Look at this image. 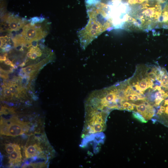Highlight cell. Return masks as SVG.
Wrapping results in <instances>:
<instances>
[{
    "label": "cell",
    "instance_id": "cell-8",
    "mask_svg": "<svg viewBox=\"0 0 168 168\" xmlns=\"http://www.w3.org/2000/svg\"><path fill=\"white\" fill-rule=\"evenodd\" d=\"M132 114L133 117L140 122L142 123H146L147 122V121H146L143 116L138 112H133Z\"/></svg>",
    "mask_w": 168,
    "mask_h": 168
},
{
    "label": "cell",
    "instance_id": "cell-1",
    "mask_svg": "<svg viewBox=\"0 0 168 168\" xmlns=\"http://www.w3.org/2000/svg\"><path fill=\"white\" fill-rule=\"evenodd\" d=\"M125 15L124 27L141 31L156 19L161 8L162 0H118Z\"/></svg>",
    "mask_w": 168,
    "mask_h": 168
},
{
    "label": "cell",
    "instance_id": "cell-22",
    "mask_svg": "<svg viewBox=\"0 0 168 168\" xmlns=\"http://www.w3.org/2000/svg\"><path fill=\"white\" fill-rule=\"evenodd\" d=\"M25 63L24 62H23L20 65V66L21 67H23L25 65Z\"/></svg>",
    "mask_w": 168,
    "mask_h": 168
},
{
    "label": "cell",
    "instance_id": "cell-3",
    "mask_svg": "<svg viewBox=\"0 0 168 168\" xmlns=\"http://www.w3.org/2000/svg\"><path fill=\"white\" fill-rule=\"evenodd\" d=\"M31 21L26 24L22 28L20 34L27 42L39 41L44 39L48 34L49 24L46 20L43 19Z\"/></svg>",
    "mask_w": 168,
    "mask_h": 168
},
{
    "label": "cell",
    "instance_id": "cell-6",
    "mask_svg": "<svg viewBox=\"0 0 168 168\" xmlns=\"http://www.w3.org/2000/svg\"><path fill=\"white\" fill-rule=\"evenodd\" d=\"M38 138L31 141L28 140L24 149V154L26 158L41 156L44 154V149Z\"/></svg>",
    "mask_w": 168,
    "mask_h": 168
},
{
    "label": "cell",
    "instance_id": "cell-9",
    "mask_svg": "<svg viewBox=\"0 0 168 168\" xmlns=\"http://www.w3.org/2000/svg\"><path fill=\"white\" fill-rule=\"evenodd\" d=\"M17 145L15 143H9L6 144L5 147L6 152L8 154H10L14 150Z\"/></svg>",
    "mask_w": 168,
    "mask_h": 168
},
{
    "label": "cell",
    "instance_id": "cell-13",
    "mask_svg": "<svg viewBox=\"0 0 168 168\" xmlns=\"http://www.w3.org/2000/svg\"><path fill=\"white\" fill-rule=\"evenodd\" d=\"M4 94L5 96L8 98L13 96L9 88H7L4 89Z\"/></svg>",
    "mask_w": 168,
    "mask_h": 168
},
{
    "label": "cell",
    "instance_id": "cell-17",
    "mask_svg": "<svg viewBox=\"0 0 168 168\" xmlns=\"http://www.w3.org/2000/svg\"><path fill=\"white\" fill-rule=\"evenodd\" d=\"M133 101H136L139 100V98L138 95L136 94L133 93Z\"/></svg>",
    "mask_w": 168,
    "mask_h": 168
},
{
    "label": "cell",
    "instance_id": "cell-15",
    "mask_svg": "<svg viewBox=\"0 0 168 168\" xmlns=\"http://www.w3.org/2000/svg\"><path fill=\"white\" fill-rule=\"evenodd\" d=\"M130 103L127 101L125 102L123 105V109L126 110Z\"/></svg>",
    "mask_w": 168,
    "mask_h": 168
},
{
    "label": "cell",
    "instance_id": "cell-12",
    "mask_svg": "<svg viewBox=\"0 0 168 168\" xmlns=\"http://www.w3.org/2000/svg\"><path fill=\"white\" fill-rule=\"evenodd\" d=\"M154 72H150L147 75V77L153 81H155L156 80L157 75L154 72V70L153 69Z\"/></svg>",
    "mask_w": 168,
    "mask_h": 168
},
{
    "label": "cell",
    "instance_id": "cell-5",
    "mask_svg": "<svg viewBox=\"0 0 168 168\" xmlns=\"http://www.w3.org/2000/svg\"><path fill=\"white\" fill-rule=\"evenodd\" d=\"M26 23L19 17L8 14L4 16L2 22V30L8 32L17 31L22 28Z\"/></svg>",
    "mask_w": 168,
    "mask_h": 168
},
{
    "label": "cell",
    "instance_id": "cell-16",
    "mask_svg": "<svg viewBox=\"0 0 168 168\" xmlns=\"http://www.w3.org/2000/svg\"><path fill=\"white\" fill-rule=\"evenodd\" d=\"M133 94H129L126 95V99L127 101L128 100H133Z\"/></svg>",
    "mask_w": 168,
    "mask_h": 168
},
{
    "label": "cell",
    "instance_id": "cell-2",
    "mask_svg": "<svg viewBox=\"0 0 168 168\" xmlns=\"http://www.w3.org/2000/svg\"><path fill=\"white\" fill-rule=\"evenodd\" d=\"M85 107V121L81 136L83 139L91 135L103 132L106 128V119L109 114L92 108Z\"/></svg>",
    "mask_w": 168,
    "mask_h": 168
},
{
    "label": "cell",
    "instance_id": "cell-18",
    "mask_svg": "<svg viewBox=\"0 0 168 168\" xmlns=\"http://www.w3.org/2000/svg\"><path fill=\"white\" fill-rule=\"evenodd\" d=\"M134 105L133 104L130 103V105L127 109L126 110L129 111H132L134 109Z\"/></svg>",
    "mask_w": 168,
    "mask_h": 168
},
{
    "label": "cell",
    "instance_id": "cell-14",
    "mask_svg": "<svg viewBox=\"0 0 168 168\" xmlns=\"http://www.w3.org/2000/svg\"><path fill=\"white\" fill-rule=\"evenodd\" d=\"M8 88L11 92L13 96L16 94V89L14 86L13 85H10Z\"/></svg>",
    "mask_w": 168,
    "mask_h": 168
},
{
    "label": "cell",
    "instance_id": "cell-10",
    "mask_svg": "<svg viewBox=\"0 0 168 168\" xmlns=\"http://www.w3.org/2000/svg\"><path fill=\"white\" fill-rule=\"evenodd\" d=\"M44 163H31L28 165H25L22 166V168H37L42 167L45 166Z\"/></svg>",
    "mask_w": 168,
    "mask_h": 168
},
{
    "label": "cell",
    "instance_id": "cell-20",
    "mask_svg": "<svg viewBox=\"0 0 168 168\" xmlns=\"http://www.w3.org/2000/svg\"><path fill=\"white\" fill-rule=\"evenodd\" d=\"M5 63L7 65H10L12 63V62L8 59H6L4 60Z\"/></svg>",
    "mask_w": 168,
    "mask_h": 168
},
{
    "label": "cell",
    "instance_id": "cell-7",
    "mask_svg": "<svg viewBox=\"0 0 168 168\" xmlns=\"http://www.w3.org/2000/svg\"><path fill=\"white\" fill-rule=\"evenodd\" d=\"M9 162L11 164H16L20 162L21 160V149L18 145H17L14 150L9 156Z\"/></svg>",
    "mask_w": 168,
    "mask_h": 168
},
{
    "label": "cell",
    "instance_id": "cell-21",
    "mask_svg": "<svg viewBox=\"0 0 168 168\" xmlns=\"http://www.w3.org/2000/svg\"><path fill=\"white\" fill-rule=\"evenodd\" d=\"M32 54V53L31 52H30V51L29 52H28L27 53L26 56L30 58Z\"/></svg>",
    "mask_w": 168,
    "mask_h": 168
},
{
    "label": "cell",
    "instance_id": "cell-4",
    "mask_svg": "<svg viewBox=\"0 0 168 168\" xmlns=\"http://www.w3.org/2000/svg\"><path fill=\"white\" fill-rule=\"evenodd\" d=\"M27 124L16 117H12L7 119L2 118L0 121V134L12 137L18 136L28 131L29 127Z\"/></svg>",
    "mask_w": 168,
    "mask_h": 168
},
{
    "label": "cell",
    "instance_id": "cell-11",
    "mask_svg": "<svg viewBox=\"0 0 168 168\" xmlns=\"http://www.w3.org/2000/svg\"><path fill=\"white\" fill-rule=\"evenodd\" d=\"M34 67L33 66H27L23 69V71L27 74H30L34 71Z\"/></svg>",
    "mask_w": 168,
    "mask_h": 168
},
{
    "label": "cell",
    "instance_id": "cell-19",
    "mask_svg": "<svg viewBox=\"0 0 168 168\" xmlns=\"http://www.w3.org/2000/svg\"><path fill=\"white\" fill-rule=\"evenodd\" d=\"M37 57L38 56L36 54V52L32 53L30 58L32 59H35L37 58Z\"/></svg>",
    "mask_w": 168,
    "mask_h": 168
}]
</instances>
